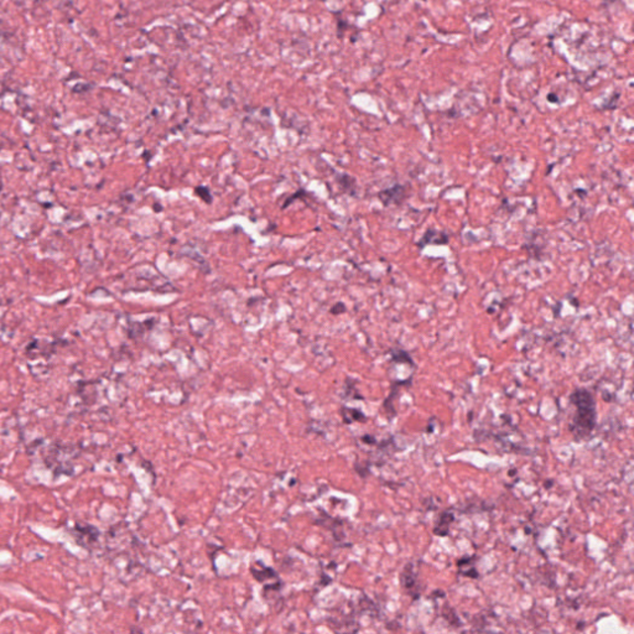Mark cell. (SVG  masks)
I'll return each instance as SVG.
<instances>
[{
	"mask_svg": "<svg viewBox=\"0 0 634 634\" xmlns=\"http://www.w3.org/2000/svg\"><path fill=\"white\" fill-rule=\"evenodd\" d=\"M570 401L576 407V414L570 430L576 440H580L581 437L590 435L596 425V404L593 396L586 389L574 390L570 396Z\"/></svg>",
	"mask_w": 634,
	"mask_h": 634,
	"instance_id": "6da1fadb",
	"label": "cell"
},
{
	"mask_svg": "<svg viewBox=\"0 0 634 634\" xmlns=\"http://www.w3.org/2000/svg\"><path fill=\"white\" fill-rule=\"evenodd\" d=\"M405 186L395 185L392 188L384 190L379 193V198L385 206L393 205V203H400L405 198Z\"/></svg>",
	"mask_w": 634,
	"mask_h": 634,
	"instance_id": "7a4b0ae2",
	"label": "cell"
},
{
	"mask_svg": "<svg viewBox=\"0 0 634 634\" xmlns=\"http://www.w3.org/2000/svg\"><path fill=\"white\" fill-rule=\"evenodd\" d=\"M447 240H449V238H447L446 234L443 233V232L429 230L424 234L421 239L419 240L417 245L424 246L426 244H431V243H434V244H446Z\"/></svg>",
	"mask_w": 634,
	"mask_h": 634,
	"instance_id": "3957f363",
	"label": "cell"
},
{
	"mask_svg": "<svg viewBox=\"0 0 634 634\" xmlns=\"http://www.w3.org/2000/svg\"><path fill=\"white\" fill-rule=\"evenodd\" d=\"M410 570H411V566L409 563V565L405 568V571L403 574V584L407 588L413 587L414 584H415V577L413 576V572H410Z\"/></svg>",
	"mask_w": 634,
	"mask_h": 634,
	"instance_id": "277c9868",
	"label": "cell"
},
{
	"mask_svg": "<svg viewBox=\"0 0 634 634\" xmlns=\"http://www.w3.org/2000/svg\"><path fill=\"white\" fill-rule=\"evenodd\" d=\"M551 483H553V482H551V481H550V482H548L547 484H545V486H544V487H547V488H550V487H551V486H550V484H551Z\"/></svg>",
	"mask_w": 634,
	"mask_h": 634,
	"instance_id": "5b68a950",
	"label": "cell"
}]
</instances>
